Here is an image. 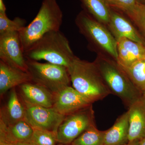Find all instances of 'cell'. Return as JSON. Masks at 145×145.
<instances>
[{
  "label": "cell",
  "mask_w": 145,
  "mask_h": 145,
  "mask_svg": "<svg viewBox=\"0 0 145 145\" xmlns=\"http://www.w3.org/2000/svg\"><path fill=\"white\" fill-rule=\"evenodd\" d=\"M127 16L145 36V4L138 2L132 12Z\"/></svg>",
  "instance_id": "d4e9b609"
},
{
  "label": "cell",
  "mask_w": 145,
  "mask_h": 145,
  "mask_svg": "<svg viewBox=\"0 0 145 145\" xmlns=\"http://www.w3.org/2000/svg\"><path fill=\"white\" fill-rule=\"evenodd\" d=\"M31 82L28 72L12 66L0 60V94L1 96L16 87Z\"/></svg>",
  "instance_id": "5bb4252c"
},
{
  "label": "cell",
  "mask_w": 145,
  "mask_h": 145,
  "mask_svg": "<svg viewBox=\"0 0 145 145\" xmlns=\"http://www.w3.org/2000/svg\"><path fill=\"white\" fill-rule=\"evenodd\" d=\"M117 62L122 67L129 66L138 60L145 59V46L125 38L117 39Z\"/></svg>",
  "instance_id": "9a60e30c"
},
{
  "label": "cell",
  "mask_w": 145,
  "mask_h": 145,
  "mask_svg": "<svg viewBox=\"0 0 145 145\" xmlns=\"http://www.w3.org/2000/svg\"><path fill=\"white\" fill-rule=\"evenodd\" d=\"M129 114L128 110L118 117L107 130L104 137L105 145H124L128 144Z\"/></svg>",
  "instance_id": "2e32d148"
},
{
  "label": "cell",
  "mask_w": 145,
  "mask_h": 145,
  "mask_svg": "<svg viewBox=\"0 0 145 145\" xmlns=\"http://www.w3.org/2000/svg\"><path fill=\"white\" fill-rule=\"evenodd\" d=\"M143 95L145 99V91L144 92V93H143Z\"/></svg>",
  "instance_id": "d6a6232c"
},
{
  "label": "cell",
  "mask_w": 145,
  "mask_h": 145,
  "mask_svg": "<svg viewBox=\"0 0 145 145\" xmlns=\"http://www.w3.org/2000/svg\"><path fill=\"white\" fill-rule=\"evenodd\" d=\"M14 145H33L31 142H18L15 143Z\"/></svg>",
  "instance_id": "83f0119b"
},
{
  "label": "cell",
  "mask_w": 145,
  "mask_h": 145,
  "mask_svg": "<svg viewBox=\"0 0 145 145\" xmlns=\"http://www.w3.org/2000/svg\"><path fill=\"white\" fill-rule=\"evenodd\" d=\"M63 13L57 0H43L37 15L19 32L24 52L50 31L60 30Z\"/></svg>",
  "instance_id": "277c9868"
},
{
  "label": "cell",
  "mask_w": 145,
  "mask_h": 145,
  "mask_svg": "<svg viewBox=\"0 0 145 145\" xmlns=\"http://www.w3.org/2000/svg\"><path fill=\"white\" fill-rule=\"evenodd\" d=\"M30 142L33 145H57V133L49 131L34 129Z\"/></svg>",
  "instance_id": "603a6c76"
},
{
  "label": "cell",
  "mask_w": 145,
  "mask_h": 145,
  "mask_svg": "<svg viewBox=\"0 0 145 145\" xmlns=\"http://www.w3.org/2000/svg\"><path fill=\"white\" fill-rule=\"evenodd\" d=\"M140 141H135V142H129L128 144L124 145H139V143Z\"/></svg>",
  "instance_id": "f1b7e54d"
},
{
  "label": "cell",
  "mask_w": 145,
  "mask_h": 145,
  "mask_svg": "<svg viewBox=\"0 0 145 145\" xmlns=\"http://www.w3.org/2000/svg\"><path fill=\"white\" fill-rule=\"evenodd\" d=\"M24 55L27 60H43L67 68L76 57L67 38L60 30L45 34L24 52Z\"/></svg>",
  "instance_id": "7a4b0ae2"
},
{
  "label": "cell",
  "mask_w": 145,
  "mask_h": 145,
  "mask_svg": "<svg viewBox=\"0 0 145 145\" xmlns=\"http://www.w3.org/2000/svg\"><path fill=\"white\" fill-rule=\"evenodd\" d=\"M105 133L99 130L95 125L83 133L71 145H105Z\"/></svg>",
  "instance_id": "44dd1931"
},
{
  "label": "cell",
  "mask_w": 145,
  "mask_h": 145,
  "mask_svg": "<svg viewBox=\"0 0 145 145\" xmlns=\"http://www.w3.org/2000/svg\"><path fill=\"white\" fill-rule=\"evenodd\" d=\"M138 2L140 3L144 4H145V0H137Z\"/></svg>",
  "instance_id": "4dcf8cb0"
},
{
  "label": "cell",
  "mask_w": 145,
  "mask_h": 145,
  "mask_svg": "<svg viewBox=\"0 0 145 145\" xmlns=\"http://www.w3.org/2000/svg\"><path fill=\"white\" fill-rule=\"evenodd\" d=\"M26 24L25 19L17 17L11 20L7 16L6 12H0V35L10 32H20L26 26Z\"/></svg>",
  "instance_id": "7402d4cb"
},
{
  "label": "cell",
  "mask_w": 145,
  "mask_h": 145,
  "mask_svg": "<svg viewBox=\"0 0 145 145\" xmlns=\"http://www.w3.org/2000/svg\"><path fill=\"white\" fill-rule=\"evenodd\" d=\"M109 7L122 11L127 15L132 12L138 3L137 0H104Z\"/></svg>",
  "instance_id": "cb8c5ba5"
},
{
  "label": "cell",
  "mask_w": 145,
  "mask_h": 145,
  "mask_svg": "<svg viewBox=\"0 0 145 145\" xmlns=\"http://www.w3.org/2000/svg\"><path fill=\"white\" fill-rule=\"evenodd\" d=\"M93 103L69 86L55 95L54 108L63 115H69L92 105Z\"/></svg>",
  "instance_id": "30bf717a"
},
{
  "label": "cell",
  "mask_w": 145,
  "mask_h": 145,
  "mask_svg": "<svg viewBox=\"0 0 145 145\" xmlns=\"http://www.w3.org/2000/svg\"><path fill=\"white\" fill-rule=\"evenodd\" d=\"M14 144L7 140L3 135H0V145H14Z\"/></svg>",
  "instance_id": "484cf974"
},
{
  "label": "cell",
  "mask_w": 145,
  "mask_h": 145,
  "mask_svg": "<svg viewBox=\"0 0 145 145\" xmlns=\"http://www.w3.org/2000/svg\"><path fill=\"white\" fill-rule=\"evenodd\" d=\"M25 109L23 103L18 96L16 88L11 89L7 104L1 113V121L7 125L25 120Z\"/></svg>",
  "instance_id": "ac0fdd59"
},
{
  "label": "cell",
  "mask_w": 145,
  "mask_h": 145,
  "mask_svg": "<svg viewBox=\"0 0 145 145\" xmlns=\"http://www.w3.org/2000/svg\"><path fill=\"white\" fill-rule=\"evenodd\" d=\"M27 64L31 82L44 87L55 95L70 86L71 81L67 68L27 60Z\"/></svg>",
  "instance_id": "8992f818"
},
{
  "label": "cell",
  "mask_w": 145,
  "mask_h": 145,
  "mask_svg": "<svg viewBox=\"0 0 145 145\" xmlns=\"http://www.w3.org/2000/svg\"><path fill=\"white\" fill-rule=\"evenodd\" d=\"M129 142L145 138V99L143 95L129 108Z\"/></svg>",
  "instance_id": "4fadbf2b"
},
{
  "label": "cell",
  "mask_w": 145,
  "mask_h": 145,
  "mask_svg": "<svg viewBox=\"0 0 145 145\" xmlns=\"http://www.w3.org/2000/svg\"><path fill=\"white\" fill-rule=\"evenodd\" d=\"M57 145H68V144H59H59H57Z\"/></svg>",
  "instance_id": "1f68e13d"
},
{
  "label": "cell",
  "mask_w": 145,
  "mask_h": 145,
  "mask_svg": "<svg viewBox=\"0 0 145 145\" xmlns=\"http://www.w3.org/2000/svg\"><path fill=\"white\" fill-rule=\"evenodd\" d=\"M123 68L134 85L144 93L145 91V59L138 60L127 67Z\"/></svg>",
  "instance_id": "ffe728a7"
},
{
  "label": "cell",
  "mask_w": 145,
  "mask_h": 145,
  "mask_svg": "<svg viewBox=\"0 0 145 145\" xmlns=\"http://www.w3.org/2000/svg\"><path fill=\"white\" fill-rule=\"evenodd\" d=\"M85 11L96 20L107 26L110 19L111 8L104 0H80Z\"/></svg>",
  "instance_id": "d6986e66"
},
{
  "label": "cell",
  "mask_w": 145,
  "mask_h": 145,
  "mask_svg": "<svg viewBox=\"0 0 145 145\" xmlns=\"http://www.w3.org/2000/svg\"><path fill=\"white\" fill-rule=\"evenodd\" d=\"M25 107V121L34 129L56 133L66 116L54 108H46L32 105L22 100Z\"/></svg>",
  "instance_id": "ba28073f"
},
{
  "label": "cell",
  "mask_w": 145,
  "mask_h": 145,
  "mask_svg": "<svg viewBox=\"0 0 145 145\" xmlns=\"http://www.w3.org/2000/svg\"><path fill=\"white\" fill-rule=\"evenodd\" d=\"M22 100L29 103L46 108H52L55 95L48 89L32 82L18 86Z\"/></svg>",
  "instance_id": "7c38bea8"
},
{
  "label": "cell",
  "mask_w": 145,
  "mask_h": 145,
  "mask_svg": "<svg viewBox=\"0 0 145 145\" xmlns=\"http://www.w3.org/2000/svg\"><path fill=\"white\" fill-rule=\"evenodd\" d=\"M95 125L92 105L66 115L57 131L58 143L71 145L83 133Z\"/></svg>",
  "instance_id": "52a82bcc"
},
{
  "label": "cell",
  "mask_w": 145,
  "mask_h": 145,
  "mask_svg": "<svg viewBox=\"0 0 145 145\" xmlns=\"http://www.w3.org/2000/svg\"><path fill=\"white\" fill-rule=\"evenodd\" d=\"M67 69L72 87L92 103L111 94L94 61L76 57Z\"/></svg>",
  "instance_id": "3957f363"
},
{
  "label": "cell",
  "mask_w": 145,
  "mask_h": 145,
  "mask_svg": "<svg viewBox=\"0 0 145 145\" xmlns=\"http://www.w3.org/2000/svg\"><path fill=\"white\" fill-rule=\"evenodd\" d=\"M6 11V7L4 3L3 0H0V12L4 13Z\"/></svg>",
  "instance_id": "4316f807"
},
{
  "label": "cell",
  "mask_w": 145,
  "mask_h": 145,
  "mask_svg": "<svg viewBox=\"0 0 145 145\" xmlns=\"http://www.w3.org/2000/svg\"><path fill=\"white\" fill-rule=\"evenodd\" d=\"M0 59L27 72V59L19 32H10L0 35Z\"/></svg>",
  "instance_id": "9c48e42d"
},
{
  "label": "cell",
  "mask_w": 145,
  "mask_h": 145,
  "mask_svg": "<svg viewBox=\"0 0 145 145\" xmlns=\"http://www.w3.org/2000/svg\"><path fill=\"white\" fill-rule=\"evenodd\" d=\"M139 145H145V138L140 141Z\"/></svg>",
  "instance_id": "f546056e"
},
{
  "label": "cell",
  "mask_w": 145,
  "mask_h": 145,
  "mask_svg": "<svg viewBox=\"0 0 145 145\" xmlns=\"http://www.w3.org/2000/svg\"><path fill=\"white\" fill-rule=\"evenodd\" d=\"M94 62L111 94L120 98L128 108L142 96L117 61L98 54Z\"/></svg>",
  "instance_id": "6da1fadb"
},
{
  "label": "cell",
  "mask_w": 145,
  "mask_h": 145,
  "mask_svg": "<svg viewBox=\"0 0 145 145\" xmlns=\"http://www.w3.org/2000/svg\"><path fill=\"white\" fill-rule=\"evenodd\" d=\"M34 129L25 120L7 125L0 120V135L14 143L30 142Z\"/></svg>",
  "instance_id": "e0dca14e"
},
{
  "label": "cell",
  "mask_w": 145,
  "mask_h": 145,
  "mask_svg": "<svg viewBox=\"0 0 145 145\" xmlns=\"http://www.w3.org/2000/svg\"><path fill=\"white\" fill-rule=\"evenodd\" d=\"M75 23L80 33L88 41L89 48L117 61V40L106 26L84 10L76 16Z\"/></svg>",
  "instance_id": "5b68a950"
},
{
  "label": "cell",
  "mask_w": 145,
  "mask_h": 145,
  "mask_svg": "<svg viewBox=\"0 0 145 145\" xmlns=\"http://www.w3.org/2000/svg\"><path fill=\"white\" fill-rule=\"evenodd\" d=\"M106 27L116 40L121 38H126L145 46V38L117 10L111 8L110 19Z\"/></svg>",
  "instance_id": "8fae6325"
}]
</instances>
